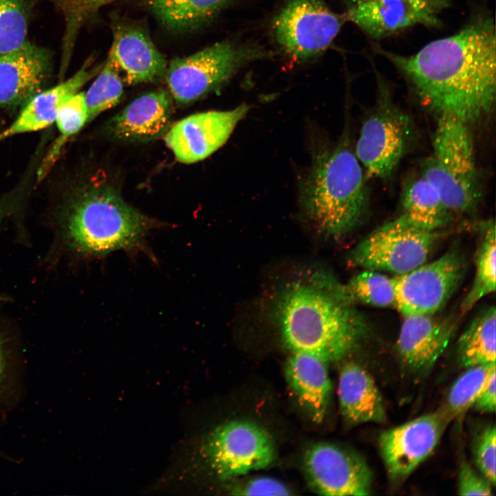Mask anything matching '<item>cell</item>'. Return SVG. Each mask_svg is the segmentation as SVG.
<instances>
[{"label":"cell","instance_id":"cell-31","mask_svg":"<svg viewBox=\"0 0 496 496\" xmlns=\"http://www.w3.org/2000/svg\"><path fill=\"white\" fill-rule=\"evenodd\" d=\"M123 94V81L121 73L107 57L99 74L85 93V99L91 121L103 112L118 103Z\"/></svg>","mask_w":496,"mask_h":496},{"label":"cell","instance_id":"cell-16","mask_svg":"<svg viewBox=\"0 0 496 496\" xmlns=\"http://www.w3.org/2000/svg\"><path fill=\"white\" fill-rule=\"evenodd\" d=\"M53 52L28 39L0 54V107L25 105L43 91L52 76Z\"/></svg>","mask_w":496,"mask_h":496},{"label":"cell","instance_id":"cell-19","mask_svg":"<svg viewBox=\"0 0 496 496\" xmlns=\"http://www.w3.org/2000/svg\"><path fill=\"white\" fill-rule=\"evenodd\" d=\"M173 110V98L164 89L143 94L129 103L111 121L112 133L125 141L156 138L167 130Z\"/></svg>","mask_w":496,"mask_h":496},{"label":"cell","instance_id":"cell-36","mask_svg":"<svg viewBox=\"0 0 496 496\" xmlns=\"http://www.w3.org/2000/svg\"><path fill=\"white\" fill-rule=\"evenodd\" d=\"M495 369L490 373L484 387L475 400L473 406L477 411L493 413L496 404Z\"/></svg>","mask_w":496,"mask_h":496},{"label":"cell","instance_id":"cell-3","mask_svg":"<svg viewBox=\"0 0 496 496\" xmlns=\"http://www.w3.org/2000/svg\"><path fill=\"white\" fill-rule=\"evenodd\" d=\"M159 225L114 189L93 187L65 209L61 234L67 246L79 255L101 258L118 250H144L146 236Z\"/></svg>","mask_w":496,"mask_h":496},{"label":"cell","instance_id":"cell-17","mask_svg":"<svg viewBox=\"0 0 496 496\" xmlns=\"http://www.w3.org/2000/svg\"><path fill=\"white\" fill-rule=\"evenodd\" d=\"M433 314L404 316L397 340L402 364L413 373L428 371L448 345L455 332L452 319Z\"/></svg>","mask_w":496,"mask_h":496},{"label":"cell","instance_id":"cell-27","mask_svg":"<svg viewBox=\"0 0 496 496\" xmlns=\"http://www.w3.org/2000/svg\"><path fill=\"white\" fill-rule=\"evenodd\" d=\"M88 119L85 92H76L61 106L54 121L59 134L39 169L38 178L45 176L63 145L88 123Z\"/></svg>","mask_w":496,"mask_h":496},{"label":"cell","instance_id":"cell-29","mask_svg":"<svg viewBox=\"0 0 496 496\" xmlns=\"http://www.w3.org/2000/svg\"><path fill=\"white\" fill-rule=\"evenodd\" d=\"M34 7L35 0H0V54L27 40Z\"/></svg>","mask_w":496,"mask_h":496},{"label":"cell","instance_id":"cell-12","mask_svg":"<svg viewBox=\"0 0 496 496\" xmlns=\"http://www.w3.org/2000/svg\"><path fill=\"white\" fill-rule=\"evenodd\" d=\"M451 0H347V20L366 34L380 39L409 28L441 26V13Z\"/></svg>","mask_w":496,"mask_h":496},{"label":"cell","instance_id":"cell-13","mask_svg":"<svg viewBox=\"0 0 496 496\" xmlns=\"http://www.w3.org/2000/svg\"><path fill=\"white\" fill-rule=\"evenodd\" d=\"M451 421L441 408L383 431L379 446L390 477L409 475L431 454Z\"/></svg>","mask_w":496,"mask_h":496},{"label":"cell","instance_id":"cell-7","mask_svg":"<svg viewBox=\"0 0 496 496\" xmlns=\"http://www.w3.org/2000/svg\"><path fill=\"white\" fill-rule=\"evenodd\" d=\"M437 231L420 227L402 214L359 242L349 260L364 270L402 275L425 263L440 236Z\"/></svg>","mask_w":496,"mask_h":496},{"label":"cell","instance_id":"cell-21","mask_svg":"<svg viewBox=\"0 0 496 496\" xmlns=\"http://www.w3.org/2000/svg\"><path fill=\"white\" fill-rule=\"evenodd\" d=\"M328 363L309 353L295 352L285 366L287 380L300 405L316 423L327 413L332 391Z\"/></svg>","mask_w":496,"mask_h":496},{"label":"cell","instance_id":"cell-14","mask_svg":"<svg viewBox=\"0 0 496 496\" xmlns=\"http://www.w3.org/2000/svg\"><path fill=\"white\" fill-rule=\"evenodd\" d=\"M304 469L312 489L328 496L368 495L373 475L359 455L327 443L313 445L304 455Z\"/></svg>","mask_w":496,"mask_h":496},{"label":"cell","instance_id":"cell-1","mask_svg":"<svg viewBox=\"0 0 496 496\" xmlns=\"http://www.w3.org/2000/svg\"><path fill=\"white\" fill-rule=\"evenodd\" d=\"M495 39L493 17L479 12L456 33L427 43L414 54L374 50L402 72L425 105L469 124L495 103Z\"/></svg>","mask_w":496,"mask_h":496},{"label":"cell","instance_id":"cell-6","mask_svg":"<svg viewBox=\"0 0 496 496\" xmlns=\"http://www.w3.org/2000/svg\"><path fill=\"white\" fill-rule=\"evenodd\" d=\"M265 54L256 48L222 41L173 59L164 76L173 99L189 104L221 87L248 61Z\"/></svg>","mask_w":496,"mask_h":496},{"label":"cell","instance_id":"cell-2","mask_svg":"<svg viewBox=\"0 0 496 496\" xmlns=\"http://www.w3.org/2000/svg\"><path fill=\"white\" fill-rule=\"evenodd\" d=\"M354 304L344 285L329 275L313 273L282 289L273 320L292 353L312 354L329 364L345 357L366 333Z\"/></svg>","mask_w":496,"mask_h":496},{"label":"cell","instance_id":"cell-22","mask_svg":"<svg viewBox=\"0 0 496 496\" xmlns=\"http://www.w3.org/2000/svg\"><path fill=\"white\" fill-rule=\"evenodd\" d=\"M338 393L341 414L348 423H380L385 420L382 395L371 375L358 364L349 362L342 366Z\"/></svg>","mask_w":496,"mask_h":496},{"label":"cell","instance_id":"cell-35","mask_svg":"<svg viewBox=\"0 0 496 496\" xmlns=\"http://www.w3.org/2000/svg\"><path fill=\"white\" fill-rule=\"evenodd\" d=\"M232 495H290L289 488L280 481L259 477L248 481L233 490Z\"/></svg>","mask_w":496,"mask_h":496},{"label":"cell","instance_id":"cell-32","mask_svg":"<svg viewBox=\"0 0 496 496\" xmlns=\"http://www.w3.org/2000/svg\"><path fill=\"white\" fill-rule=\"evenodd\" d=\"M21 369L8 339L0 331V411L9 408L18 396Z\"/></svg>","mask_w":496,"mask_h":496},{"label":"cell","instance_id":"cell-30","mask_svg":"<svg viewBox=\"0 0 496 496\" xmlns=\"http://www.w3.org/2000/svg\"><path fill=\"white\" fill-rule=\"evenodd\" d=\"M354 302L378 307L395 304V279L373 270H365L354 276L344 285Z\"/></svg>","mask_w":496,"mask_h":496},{"label":"cell","instance_id":"cell-28","mask_svg":"<svg viewBox=\"0 0 496 496\" xmlns=\"http://www.w3.org/2000/svg\"><path fill=\"white\" fill-rule=\"evenodd\" d=\"M468 368L451 388L442 408L451 420L463 416L473 406L490 373L495 369V363Z\"/></svg>","mask_w":496,"mask_h":496},{"label":"cell","instance_id":"cell-24","mask_svg":"<svg viewBox=\"0 0 496 496\" xmlns=\"http://www.w3.org/2000/svg\"><path fill=\"white\" fill-rule=\"evenodd\" d=\"M402 207V215L409 220L431 231H439L453 218L435 186L422 174L405 189Z\"/></svg>","mask_w":496,"mask_h":496},{"label":"cell","instance_id":"cell-10","mask_svg":"<svg viewBox=\"0 0 496 496\" xmlns=\"http://www.w3.org/2000/svg\"><path fill=\"white\" fill-rule=\"evenodd\" d=\"M466 268L463 254L451 249L395 279L394 306L404 316L434 314L459 286Z\"/></svg>","mask_w":496,"mask_h":496},{"label":"cell","instance_id":"cell-9","mask_svg":"<svg viewBox=\"0 0 496 496\" xmlns=\"http://www.w3.org/2000/svg\"><path fill=\"white\" fill-rule=\"evenodd\" d=\"M346 20L323 0H289L273 20L272 30L286 53L307 60L330 45Z\"/></svg>","mask_w":496,"mask_h":496},{"label":"cell","instance_id":"cell-8","mask_svg":"<svg viewBox=\"0 0 496 496\" xmlns=\"http://www.w3.org/2000/svg\"><path fill=\"white\" fill-rule=\"evenodd\" d=\"M203 453L211 469L228 479L268 467L274 460L272 438L261 426L232 420L216 426L205 439Z\"/></svg>","mask_w":496,"mask_h":496},{"label":"cell","instance_id":"cell-18","mask_svg":"<svg viewBox=\"0 0 496 496\" xmlns=\"http://www.w3.org/2000/svg\"><path fill=\"white\" fill-rule=\"evenodd\" d=\"M107 57L130 85L152 82L164 76L168 65L150 38L132 26L115 29Z\"/></svg>","mask_w":496,"mask_h":496},{"label":"cell","instance_id":"cell-25","mask_svg":"<svg viewBox=\"0 0 496 496\" xmlns=\"http://www.w3.org/2000/svg\"><path fill=\"white\" fill-rule=\"evenodd\" d=\"M496 311L483 309L471 322L458 340L457 353L463 366L495 363Z\"/></svg>","mask_w":496,"mask_h":496},{"label":"cell","instance_id":"cell-15","mask_svg":"<svg viewBox=\"0 0 496 496\" xmlns=\"http://www.w3.org/2000/svg\"><path fill=\"white\" fill-rule=\"evenodd\" d=\"M248 110L241 105L229 111L190 115L167 130L165 142L178 161L191 164L202 161L225 144Z\"/></svg>","mask_w":496,"mask_h":496},{"label":"cell","instance_id":"cell-34","mask_svg":"<svg viewBox=\"0 0 496 496\" xmlns=\"http://www.w3.org/2000/svg\"><path fill=\"white\" fill-rule=\"evenodd\" d=\"M492 484L477 474L466 462H462L458 475V494L460 495H491Z\"/></svg>","mask_w":496,"mask_h":496},{"label":"cell","instance_id":"cell-33","mask_svg":"<svg viewBox=\"0 0 496 496\" xmlns=\"http://www.w3.org/2000/svg\"><path fill=\"white\" fill-rule=\"evenodd\" d=\"M495 426L490 425L478 436L474 447L475 462L482 475L495 486L496 464Z\"/></svg>","mask_w":496,"mask_h":496},{"label":"cell","instance_id":"cell-26","mask_svg":"<svg viewBox=\"0 0 496 496\" xmlns=\"http://www.w3.org/2000/svg\"><path fill=\"white\" fill-rule=\"evenodd\" d=\"M475 252V272L473 285L462 302L461 313L469 311L484 296L495 292L496 287L495 224L488 220L479 225Z\"/></svg>","mask_w":496,"mask_h":496},{"label":"cell","instance_id":"cell-4","mask_svg":"<svg viewBox=\"0 0 496 496\" xmlns=\"http://www.w3.org/2000/svg\"><path fill=\"white\" fill-rule=\"evenodd\" d=\"M366 175L345 145L319 154L303 182V208L316 227L331 237L351 231L368 205Z\"/></svg>","mask_w":496,"mask_h":496},{"label":"cell","instance_id":"cell-5","mask_svg":"<svg viewBox=\"0 0 496 496\" xmlns=\"http://www.w3.org/2000/svg\"><path fill=\"white\" fill-rule=\"evenodd\" d=\"M422 174L435 186L452 218L475 209L480 197L479 180L468 123L453 116L440 115L432 155Z\"/></svg>","mask_w":496,"mask_h":496},{"label":"cell","instance_id":"cell-23","mask_svg":"<svg viewBox=\"0 0 496 496\" xmlns=\"http://www.w3.org/2000/svg\"><path fill=\"white\" fill-rule=\"evenodd\" d=\"M231 0H143L146 8L165 29L192 31L211 21Z\"/></svg>","mask_w":496,"mask_h":496},{"label":"cell","instance_id":"cell-20","mask_svg":"<svg viewBox=\"0 0 496 496\" xmlns=\"http://www.w3.org/2000/svg\"><path fill=\"white\" fill-rule=\"evenodd\" d=\"M91 64L92 59H88L70 79L32 97L13 123L0 133V142L10 136L43 130L54 123L61 106L99 72V67L90 68Z\"/></svg>","mask_w":496,"mask_h":496},{"label":"cell","instance_id":"cell-11","mask_svg":"<svg viewBox=\"0 0 496 496\" xmlns=\"http://www.w3.org/2000/svg\"><path fill=\"white\" fill-rule=\"evenodd\" d=\"M411 134L408 118L391 105L371 114L361 127L354 152L366 176H390L407 149Z\"/></svg>","mask_w":496,"mask_h":496}]
</instances>
